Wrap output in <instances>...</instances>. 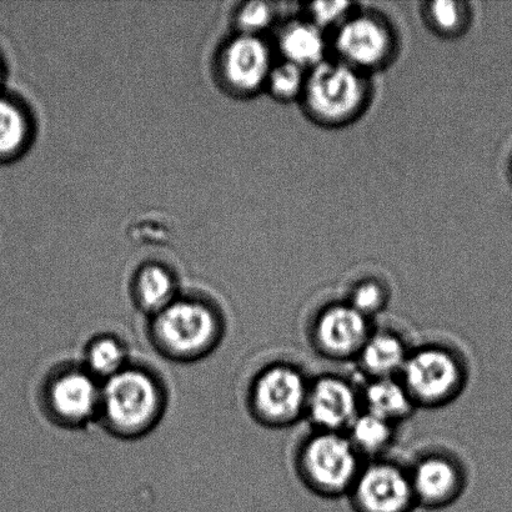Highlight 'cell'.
Returning a JSON list of instances; mask_svg holds the SVG:
<instances>
[{"mask_svg": "<svg viewBox=\"0 0 512 512\" xmlns=\"http://www.w3.org/2000/svg\"><path fill=\"white\" fill-rule=\"evenodd\" d=\"M180 293L177 274L158 261L139 266L130 280V300L147 319L167 308Z\"/></svg>", "mask_w": 512, "mask_h": 512, "instance_id": "15", "label": "cell"}, {"mask_svg": "<svg viewBox=\"0 0 512 512\" xmlns=\"http://www.w3.org/2000/svg\"><path fill=\"white\" fill-rule=\"evenodd\" d=\"M368 97L363 73L340 60H325L309 70L301 100L315 122L338 127L359 117Z\"/></svg>", "mask_w": 512, "mask_h": 512, "instance_id": "7", "label": "cell"}, {"mask_svg": "<svg viewBox=\"0 0 512 512\" xmlns=\"http://www.w3.org/2000/svg\"><path fill=\"white\" fill-rule=\"evenodd\" d=\"M2 77H3V68H2V63H0V82H2Z\"/></svg>", "mask_w": 512, "mask_h": 512, "instance_id": "26", "label": "cell"}, {"mask_svg": "<svg viewBox=\"0 0 512 512\" xmlns=\"http://www.w3.org/2000/svg\"><path fill=\"white\" fill-rule=\"evenodd\" d=\"M399 379L416 408H445L468 388L470 364L455 345L429 340L414 345Z\"/></svg>", "mask_w": 512, "mask_h": 512, "instance_id": "3", "label": "cell"}, {"mask_svg": "<svg viewBox=\"0 0 512 512\" xmlns=\"http://www.w3.org/2000/svg\"><path fill=\"white\" fill-rule=\"evenodd\" d=\"M361 411L360 386L354 381L339 374L311 378L304 419L310 429L346 433Z\"/></svg>", "mask_w": 512, "mask_h": 512, "instance_id": "12", "label": "cell"}, {"mask_svg": "<svg viewBox=\"0 0 512 512\" xmlns=\"http://www.w3.org/2000/svg\"><path fill=\"white\" fill-rule=\"evenodd\" d=\"M360 393L366 413L394 425L399 426L418 410L399 378L365 380L360 386Z\"/></svg>", "mask_w": 512, "mask_h": 512, "instance_id": "16", "label": "cell"}, {"mask_svg": "<svg viewBox=\"0 0 512 512\" xmlns=\"http://www.w3.org/2000/svg\"><path fill=\"white\" fill-rule=\"evenodd\" d=\"M396 429L398 425L363 410L345 434L361 458L368 461L389 456L388 451L396 438Z\"/></svg>", "mask_w": 512, "mask_h": 512, "instance_id": "20", "label": "cell"}, {"mask_svg": "<svg viewBox=\"0 0 512 512\" xmlns=\"http://www.w3.org/2000/svg\"><path fill=\"white\" fill-rule=\"evenodd\" d=\"M353 4L349 2H316L309 4V22L324 30L339 27L351 15Z\"/></svg>", "mask_w": 512, "mask_h": 512, "instance_id": "25", "label": "cell"}, {"mask_svg": "<svg viewBox=\"0 0 512 512\" xmlns=\"http://www.w3.org/2000/svg\"><path fill=\"white\" fill-rule=\"evenodd\" d=\"M308 72L293 63L281 60L271 69L266 89L280 102H293L303 97Z\"/></svg>", "mask_w": 512, "mask_h": 512, "instance_id": "21", "label": "cell"}, {"mask_svg": "<svg viewBox=\"0 0 512 512\" xmlns=\"http://www.w3.org/2000/svg\"><path fill=\"white\" fill-rule=\"evenodd\" d=\"M32 115L20 100L0 94V160L20 157L33 140Z\"/></svg>", "mask_w": 512, "mask_h": 512, "instance_id": "18", "label": "cell"}, {"mask_svg": "<svg viewBox=\"0 0 512 512\" xmlns=\"http://www.w3.org/2000/svg\"><path fill=\"white\" fill-rule=\"evenodd\" d=\"M127 343L117 334L99 333L85 344L80 363L100 383L113 378L132 363Z\"/></svg>", "mask_w": 512, "mask_h": 512, "instance_id": "19", "label": "cell"}, {"mask_svg": "<svg viewBox=\"0 0 512 512\" xmlns=\"http://www.w3.org/2000/svg\"><path fill=\"white\" fill-rule=\"evenodd\" d=\"M408 468L418 508H449L469 486L468 466L460 455L444 446L420 451Z\"/></svg>", "mask_w": 512, "mask_h": 512, "instance_id": "10", "label": "cell"}, {"mask_svg": "<svg viewBox=\"0 0 512 512\" xmlns=\"http://www.w3.org/2000/svg\"><path fill=\"white\" fill-rule=\"evenodd\" d=\"M414 345L403 330L375 323L354 363L364 380L399 378Z\"/></svg>", "mask_w": 512, "mask_h": 512, "instance_id": "14", "label": "cell"}, {"mask_svg": "<svg viewBox=\"0 0 512 512\" xmlns=\"http://www.w3.org/2000/svg\"><path fill=\"white\" fill-rule=\"evenodd\" d=\"M346 498L354 512H414L418 509L408 464L390 456L365 461Z\"/></svg>", "mask_w": 512, "mask_h": 512, "instance_id": "9", "label": "cell"}, {"mask_svg": "<svg viewBox=\"0 0 512 512\" xmlns=\"http://www.w3.org/2000/svg\"><path fill=\"white\" fill-rule=\"evenodd\" d=\"M334 47L340 62L363 73L388 62L394 38L384 20L371 14H351L339 25Z\"/></svg>", "mask_w": 512, "mask_h": 512, "instance_id": "13", "label": "cell"}, {"mask_svg": "<svg viewBox=\"0 0 512 512\" xmlns=\"http://www.w3.org/2000/svg\"><path fill=\"white\" fill-rule=\"evenodd\" d=\"M344 299L360 313L375 320L388 306L390 291L383 281L368 278L351 286Z\"/></svg>", "mask_w": 512, "mask_h": 512, "instance_id": "22", "label": "cell"}, {"mask_svg": "<svg viewBox=\"0 0 512 512\" xmlns=\"http://www.w3.org/2000/svg\"><path fill=\"white\" fill-rule=\"evenodd\" d=\"M274 64L273 53L263 38L238 33L219 50L215 73L229 93L250 97L266 87Z\"/></svg>", "mask_w": 512, "mask_h": 512, "instance_id": "11", "label": "cell"}, {"mask_svg": "<svg viewBox=\"0 0 512 512\" xmlns=\"http://www.w3.org/2000/svg\"><path fill=\"white\" fill-rule=\"evenodd\" d=\"M375 321L345 299L330 301L310 316L308 341L316 354L330 361H355Z\"/></svg>", "mask_w": 512, "mask_h": 512, "instance_id": "8", "label": "cell"}, {"mask_svg": "<svg viewBox=\"0 0 512 512\" xmlns=\"http://www.w3.org/2000/svg\"><path fill=\"white\" fill-rule=\"evenodd\" d=\"M227 329V315L217 300L199 291H182L172 304L148 319L147 335L162 358L193 364L222 345Z\"/></svg>", "mask_w": 512, "mask_h": 512, "instance_id": "1", "label": "cell"}, {"mask_svg": "<svg viewBox=\"0 0 512 512\" xmlns=\"http://www.w3.org/2000/svg\"><path fill=\"white\" fill-rule=\"evenodd\" d=\"M169 406L167 383L152 365L132 361L103 381L97 423L115 439L135 441L152 434Z\"/></svg>", "mask_w": 512, "mask_h": 512, "instance_id": "2", "label": "cell"}, {"mask_svg": "<svg viewBox=\"0 0 512 512\" xmlns=\"http://www.w3.org/2000/svg\"><path fill=\"white\" fill-rule=\"evenodd\" d=\"M426 17L435 30L441 34L453 35L464 28L468 14L458 2L438 0L428 5Z\"/></svg>", "mask_w": 512, "mask_h": 512, "instance_id": "23", "label": "cell"}, {"mask_svg": "<svg viewBox=\"0 0 512 512\" xmlns=\"http://www.w3.org/2000/svg\"><path fill=\"white\" fill-rule=\"evenodd\" d=\"M364 463L348 435L313 429L299 441L293 458L300 483L323 499L346 498Z\"/></svg>", "mask_w": 512, "mask_h": 512, "instance_id": "4", "label": "cell"}, {"mask_svg": "<svg viewBox=\"0 0 512 512\" xmlns=\"http://www.w3.org/2000/svg\"><path fill=\"white\" fill-rule=\"evenodd\" d=\"M273 20L274 10L264 2L245 3L235 14L238 33L256 37H261V33L270 27Z\"/></svg>", "mask_w": 512, "mask_h": 512, "instance_id": "24", "label": "cell"}, {"mask_svg": "<svg viewBox=\"0 0 512 512\" xmlns=\"http://www.w3.org/2000/svg\"><path fill=\"white\" fill-rule=\"evenodd\" d=\"M278 48L285 62L310 70L325 62L324 30L309 20L286 24L278 38Z\"/></svg>", "mask_w": 512, "mask_h": 512, "instance_id": "17", "label": "cell"}, {"mask_svg": "<svg viewBox=\"0 0 512 512\" xmlns=\"http://www.w3.org/2000/svg\"><path fill=\"white\" fill-rule=\"evenodd\" d=\"M102 383L80 361H64L44 376L38 403L45 419L63 430L97 423Z\"/></svg>", "mask_w": 512, "mask_h": 512, "instance_id": "6", "label": "cell"}, {"mask_svg": "<svg viewBox=\"0 0 512 512\" xmlns=\"http://www.w3.org/2000/svg\"><path fill=\"white\" fill-rule=\"evenodd\" d=\"M310 381L305 370L290 360L261 366L245 394L250 418L268 429L289 428L304 420Z\"/></svg>", "mask_w": 512, "mask_h": 512, "instance_id": "5", "label": "cell"}]
</instances>
